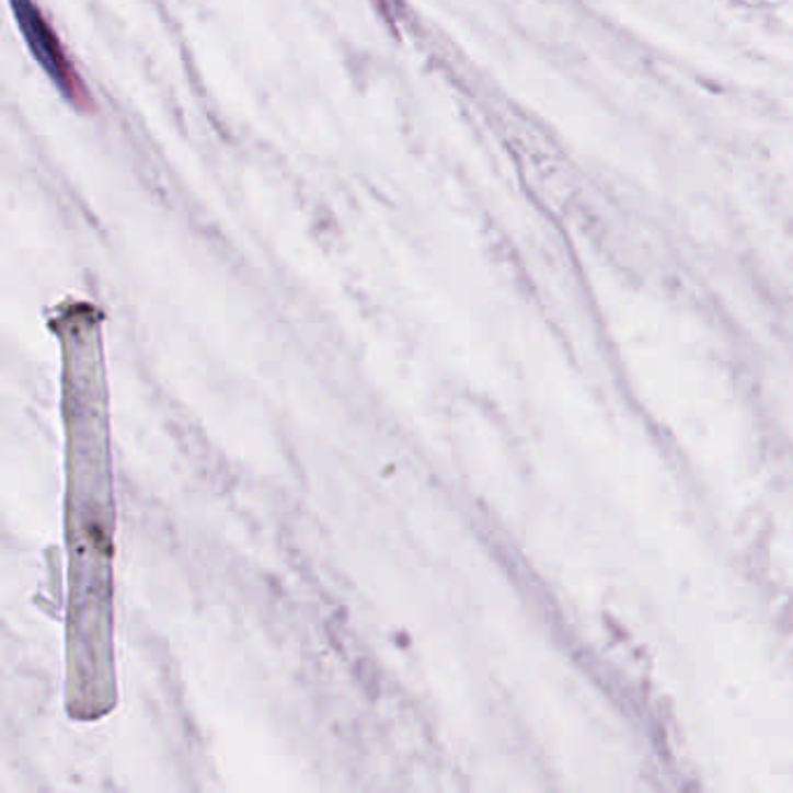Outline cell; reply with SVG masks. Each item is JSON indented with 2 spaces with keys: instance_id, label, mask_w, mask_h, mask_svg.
<instances>
[{
  "instance_id": "1",
  "label": "cell",
  "mask_w": 793,
  "mask_h": 793,
  "mask_svg": "<svg viewBox=\"0 0 793 793\" xmlns=\"http://www.w3.org/2000/svg\"><path fill=\"white\" fill-rule=\"evenodd\" d=\"M61 349L66 436V712L101 722L117 708L115 540L103 312L68 300L51 317Z\"/></svg>"
},
{
  "instance_id": "2",
  "label": "cell",
  "mask_w": 793,
  "mask_h": 793,
  "mask_svg": "<svg viewBox=\"0 0 793 793\" xmlns=\"http://www.w3.org/2000/svg\"><path fill=\"white\" fill-rule=\"evenodd\" d=\"M10 8L14 12L19 31L26 37L28 49L33 51L35 61L49 74V80L59 87V91L72 105L89 107V91L78 70L68 61V54L59 43V35L54 33L41 8H35L33 0H10Z\"/></svg>"
}]
</instances>
